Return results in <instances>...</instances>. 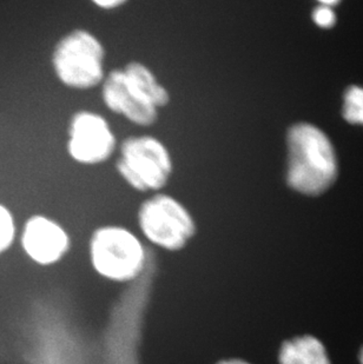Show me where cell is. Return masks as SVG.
<instances>
[{"mask_svg": "<svg viewBox=\"0 0 363 364\" xmlns=\"http://www.w3.org/2000/svg\"><path fill=\"white\" fill-rule=\"evenodd\" d=\"M289 186L305 195H319L335 181L337 162L332 143L325 132L298 124L288 134Z\"/></svg>", "mask_w": 363, "mask_h": 364, "instance_id": "obj_1", "label": "cell"}, {"mask_svg": "<svg viewBox=\"0 0 363 364\" xmlns=\"http://www.w3.org/2000/svg\"><path fill=\"white\" fill-rule=\"evenodd\" d=\"M89 250L97 274L112 282H131L144 270V247L125 228L107 225L97 229L90 240Z\"/></svg>", "mask_w": 363, "mask_h": 364, "instance_id": "obj_2", "label": "cell"}, {"mask_svg": "<svg viewBox=\"0 0 363 364\" xmlns=\"http://www.w3.org/2000/svg\"><path fill=\"white\" fill-rule=\"evenodd\" d=\"M103 45L86 30H73L56 45L52 64L64 85L73 89L95 87L104 80Z\"/></svg>", "mask_w": 363, "mask_h": 364, "instance_id": "obj_3", "label": "cell"}, {"mask_svg": "<svg viewBox=\"0 0 363 364\" xmlns=\"http://www.w3.org/2000/svg\"><path fill=\"white\" fill-rule=\"evenodd\" d=\"M117 171L138 191L159 190L172 173V159L161 141L151 136H132L122 141Z\"/></svg>", "mask_w": 363, "mask_h": 364, "instance_id": "obj_4", "label": "cell"}, {"mask_svg": "<svg viewBox=\"0 0 363 364\" xmlns=\"http://www.w3.org/2000/svg\"><path fill=\"white\" fill-rule=\"evenodd\" d=\"M138 223L145 237L168 251L186 247L196 234V223L181 202L159 193L142 203Z\"/></svg>", "mask_w": 363, "mask_h": 364, "instance_id": "obj_5", "label": "cell"}, {"mask_svg": "<svg viewBox=\"0 0 363 364\" xmlns=\"http://www.w3.org/2000/svg\"><path fill=\"white\" fill-rule=\"evenodd\" d=\"M116 148V137L105 118L79 111L70 122L69 154L75 162L93 165L105 162Z\"/></svg>", "mask_w": 363, "mask_h": 364, "instance_id": "obj_6", "label": "cell"}, {"mask_svg": "<svg viewBox=\"0 0 363 364\" xmlns=\"http://www.w3.org/2000/svg\"><path fill=\"white\" fill-rule=\"evenodd\" d=\"M21 247L31 261L52 265L62 261L71 247L70 236L62 225L45 216L28 218L21 232Z\"/></svg>", "mask_w": 363, "mask_h": 364, "instance_id": "obj_7", "label": "cell"}, {"mask_svg": "<svg viewBox=\"0 0 363 364\" xmlns=\"http://www.w3.org/2000/svg\"><path fill=\"white\" fill-rule=\"evenodd\" d=\"M104 103L115 114H122L140 127H151L157 121L158 109L147 103L127 82L123 70H113L104 80Z\"/></svg>", "mask_w": 363, "mask_h": 364, "instance_id": "obj_8", "label": "cell"}, {"mask_svg": "<svg viewBox=\"0 0 363 364\" xmlns=\"http://www.w3.org/2000/svg\"><path fill=\"white\" fill-rule=\"evenodd\" d=\"M123 73L132 89L147 103L156 109L168 105L170 100L168 90L158 82L154 73L144 64L130 62L125 65Z\"/></svg>", "mask_w": 363, "mask_h": 364, "instance_id": "obj_9", "label": "cell"}, {"mask_svg": "<svg viewBox=\"0 0 363 364\" xmlns=\"http://www.w3.org/2000/svg\"><path fill=\"white\" fill-rule=\"evenodd\" d=\"M280 364H330L326 348L316 337L300 336L282 344Z\"/></svg>", "mask_w": 363, "mask_h": 364, "instance_id": "obj_10", "label": "cell"}, {"mask_svg": "<svg viewBox=\"0 0 363 364\" xmlns=\"http://www.w3.org/2000/svg\"><path fill=\"white\" fill-rule=\"evenodd\" d=\"M343 116L347 121L363 125V89L352 86L347 90L343 104Z\"/></svg>", "mask_w": 363, "mask_h": 364, "instance_id": "obj_11", "label": "cell"}, {"mask_svg": "<svg viewBox=\"0 0 363 364\" xmlns=\"http://www.w3.org/2000/svg\"><path fill=\"white\" fill-rule=\"evenodd\" d=\"M16 238V223L10 210L0 204V255L6 252Z\"/></svg>", "mask_w": 363, "mask_h": 364, "instance_id": "obj_12", "label": "cell"}, {"mask_svg": "<svg viewBox=\"0 0 363 364\" xmlns=\"http://www.w3.org/2000/svg\"><path fill=\"white\" fill-rule=\"evenodd\" d=\"M312 18L315 21L316 24L321 28H332L335 24L336 16L332 11V7L327 6L321 4L319 7H316Z\"/></svg>", "mask_w": 363, "mask_h": 364, "instance_id": "obj_13", "label": "cell"}, {"mask_svg": "<svg viewBox=\"0 0 363 364\" xmlns=\"http://www.w3.org/2000/svg\"><path fill=\"white\" fill-rule=\"evenodd\" d=\"M97 6L105 9V10H111V9H117L127 3L125 0H95L93 1Z\"/></svg>", "mask_w": 363, "mask_h": 364, "instance_id": "obj_14", "label": "cell"}, {"mask_svg": "<svg viewBox=\"0 0 363 364\" xmlns=\"http://www.w3.org/2000/svg\"><path fill=\"white\" fill-rule=\"evenodd\" d=\"M215 364H251L249 362L244 361V360H241V358H224V360H221V361L217 362Z\"/></svg>", "mask_w": 363, "mask_h": 364, "instance_id": "obj_15", "label": "cell"}, {"mask_svg": "<svg viewBox=\"0 0 363 364\" xmlns=\"http://www.w3.org/2000/svg\"><path fill=\"white\" fill-rule=\"evenodd\" d=\"M360 362H361V364H363V348H362V350H361V353H360Z\"/></svg>", "mask_w": 363, "mask_h": 364, "instance_id": "obj_16", "label": "cell"}]
</instances>
